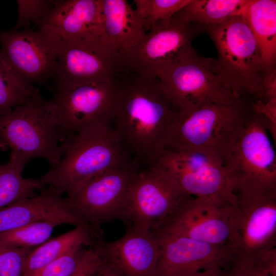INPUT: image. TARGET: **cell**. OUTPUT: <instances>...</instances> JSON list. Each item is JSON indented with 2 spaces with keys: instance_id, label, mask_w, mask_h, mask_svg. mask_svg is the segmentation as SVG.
Listing matches in <instances>:
<instances>
[{
  "instance_id": "cell-1",
  "label": "cell",
  "mask_w": 276,
  "mask_h": 276,
  "mask_svg": "<svg viewBox=\"0 0 276 276\" xmlns=\"http://www.w3.org/2000/svg\"><path fill=\"white\" fill-rule=\"evenodd\" d=\"M118 83L110 121L121 143L143 168L153 166L164 150L179 110L157 78L134 74Z\"/></svg>"
},
{
  "instance_id": "cell-2",
  "label": "cell",
  "mask_w": 276,
  "mask_h": 276,
  "mask_svg": "<svg viewBox=\"0 0 276 276\" xmlns=\"http://www.w3.org/2000/svg\"><path fill=\"white\" fill-rule=\"evenodd\" d=\"M133 160L110 119H104L65 136L59 162L39 179L44 187L70 197L98 174Z\"/></svg>"
},
{
  "instance_id": "cell-3",
  "label": "cell",
  "mask_w": 276,
  "mask_h": 276,
  "mask_svg": "<svg viewBox=\"0 0 276 276\" xmlns=\"http://www.w3.org/2000/svg\"><path fill=\"white\" fill-rule=\"evenodd\" d=\"M249 108V103L240 100L179 111L164 149L198 152L224 165L241 134Z\"/></svg>"
},
{
  "instance_id": "cell-4",
  "label": "cell",
  "mask_w": 276,
  "mask_h": 276,
  "mask_svg": "<svg viewBox=\"0 0 276 276\" xmlns=\"http://www.w3.org/2000/svg\"><path fill=\"white\" fill-rule=\"evenodd\" d=\"M0 139L11 149L10 156L26 165L45 159L51 167L61 156L62 137L55 105L36 91L26 102L0 117Z\"/></svg>"
},
{
  "instance_id": "cell-5",
  "label": "cell",
  "mask_w": 276,
  "mask_h": 276,
  "mask_svg": "<svg viewBox=\"0 0 276 276\" xmlns=\"http://www.w3.org/2000/svg\"><path fill=\"white\" fill-rule=\"evenodd\" d=\"M209 35L218 58L214 65L236 97L247 102L259 98L264 71L256 41L241 15L215 26L196 24Z\"/></svg>"
},
{
  "instance_id": "cell-6",
  "label": "cell",
  "mask_w": 276,
  "mask_h": 276,
  "mask_svg": "<svg viewBox=\"0 0 276 276\" xmlns=\"http://www.w3.org/2000/svg\"><path fill=\"white\" fill-rule=\"evenodd\" d=\"M157 78L179 111L240 100L217 72L214 58L199 55L194 49L165 68Z\"/></svg>"
},
{
  "instance_id": "cell-7",
  "label": "cell",
  "mask_w": 276,
  "mask_h": 276,
  "mask_svg": "<svg viewBox=\"0 0 276 276\" xmlns=\"http://www.w3.org/2000/svg\"><path fill=\"white\" fill-rule=\"evenodd\" d=\"M232 254L264 257L276 253V189L236 188Z\"/></svg>"
},
{
  "instance_id": "cell-8",
  "label": "cell",
  "mask_w": 276,
  "mask_h": 276,
  "mask_svg": "<svg viewBox=\"0 0 276 276\" xmlns=\"http://www.w3.org/2000/svg\"><path fill=\"white\" fill-rule=\"evenodd\" d=\"M266 122L249 108L245 124L224 166L236 188L276 189V153Z\"/></svg>"
},
{
  "instance_id": "cell-9",
  "label": "cell",
  "mask_w": 276,
  "mask_h": 276,
  "mask_svg": "<svg viewBox=\"0 0 276 276\" xmlns=\"http://www.w3.org/2000/svg\"><path fill=\"white\" fill-rule=\"evenodd\" d=\"M142 167L136 161L105 171L66 197L72 208L98 232L102 226L122 221L129 193Z\"/></svg>"
},
{
  "instance_id": "cell-10",
  "label": "cell",
  "mask_w": 276,
  "mask_h": 276,
  "mask_svg": "<svg viewBox=\"0 0 276 276\" xmlns=\"http://www.w3.org/2000/svg\"><path fill=\"white\" fill-rule=\"evenodd\" d=\"M190 197L159 168L142 167L132 186L122 221L126 228L156 232Z\"/></svg>"
},
{
  "instance_id": "cell-11",
  "label": "cell",
  "mask_w": 276,
  "mask_h": 276,
  "mask_svg": "<svg viewBox=\"0 0 276 276\" xmlns=\"http://www.w3.org/2000/svg\"><path fill=\"white\" fill-rule=\"evenodd\" d=\"M123 68L121 54L105 42L60 39L51 78L58 91L82 83L113 80Z\"/></svg>"
},
{
  "instance_id": "cell-12",
  "label": "cell",
  "mask_w": 276,
  "mask_h": 276,
  "mask_svg": "<svg viewBox=\"0 0 276 276\" xmlns=\"http://www.w3.org/2000/svg\"><path fill=\"white\" fill-rule=\"evenodd\" d=\"M135 47L121 54L124 68L148 78H157L167 66L193 48L194 25L178 12L155 24Z\"/></svg>"
},
{
  "instance_id": "cell-13",
  "label": "cell",
  "mask_w": 276,
  "mask_h": 276,
  "mask_svg": "<svg viewBox=\"0 0 276 276\" xmlns=\"http://www.w3.org/2000/svg\"><path fill=\"white\" fill-rule=\"evenodd\" d=\"M159 230L232 251L236 234L234 203L221 198L191 196Z\"/></svg>"
},
{
  "instance_id": "cell-14",
  "label": "cell",
  "mask_w": 276,
  "mask_h": 276,
  "mask_svg": "<svg viewBox=\"0 0 276 276\" xmlns=\"http://www.w3.org/2000/svg\"><path fill=\"white\" fill-rule=\"evenodd\" d=\"M153 166L190 196L218 197L235 203L234 185L225 168L212 157L194 151L164 149Z\"/></svg>"
},
{
  "instance_id": "cell-15",
  "label": "cell",
  "mask_w": 276,
  "mask_h": 276,
  "mask_svg": "<svg viewBox=\"0 0 276 276\" xmlns=\"http://www.w3.org/2000/svg\"><path fill=\"white\" fill-rule=\"evenodd\" d=\"M60 41L58 36L40 28L0 32L1 50L6 59L32 84L52 78Z\"/></svg>"
},
{
  "instance_id": "cell-16",
  "label": "cell",
  "mask_w": 276,
  "mask_h": 276,
  "mask_svg": "<svg viewBox=\"0 0 276 276\" xmlns=\"http://www.w3.org/2000/svg\"><path fill=\"white\" fill-rule=\"evenodd\" d=\"M116 90L113 80L85 83L55 91L52 101L62 140L87 125L110 119Z\"/></svg>"
},
{
  "instance_id": "cell-17",
  "label": "cell",
  "mask_w": 276,
  "mask_h": 276,
  "mask_svg": "<svg viewBox=\"0 0 276 276\" xmlns=\"http://www.w3.org/2000/svg\"><path fill=\"white\" fill-rule=\"evenodd\" d=\"M110 242L97 240L93 245L103 262L122 276H156L160 247L154 232L133 227Z\"/></svg>"
},
{
  "instance_id": "cell-18",
  "label": "cell",
  "mask_w": 276,
  "mask_h": 276,
  "mask_svg": "<svg viewBox=\"0 0 276 276\" xmlns=\"http://www.w3.org/2000/svg\"><path fill=\"white\" fill-rule=\"evenodd\" d=\"M154 233L160 247L156 276H176L204 268L221 267L232 256V250L227 247L163 230Z\"/></svg>"
},
{
  "instance_id": "cell-19",
  "label": "cell",
  "mask_w": 276,
  "mask_h": 276,
  "mask_svg": "<svg viewBox=\"0 0 276 276\" xmlns=\"http://www.w3.org/2000/svg\"><path fill=\"white\" fill-rule=\"evenodd\" d=\"M39 28L61 40L88 39L108 44L102 28L101 0L56 1Z\"/></svg>"
},
{
  "instance_id": "cell-20",
  "label": "cell",
  "mask_w": 276,
  "mask_h": 276,
  "mask_svg": "<svg viewBox=\"0 0 276 276\" xmlns=\"http://www.w3.org/2000/svg\"><path fill=\"white\" fill-rule=\"evenodd\" d=\"M102 28L107 43L121 54L138 44L146 33L134 9L125 0H101Z\"/></svg>"
},
{
  "instance_id": "cell-21",
  "label": "cell",
  "mask_w": 276,
  "mask_h": 276,
  "mask_svg": "<svg viewBox=\"0 0 276 276\" xmlns=\"http://www.w3.org/2000/svg\"><path fill=\"white\" fill-rule=\"evenodd\" d=\"M242 15L258 45L264 74L276 69V1L248 0Z\"/></svg>"
},
{
  "instance_id": "cell-22",
  "label": "cell",
  "mask_w": 276,
  "mask_h": 276,
  "mask_svg": "<svg viewBox=\"0 0 276 276\" xmlns=\"http://www.w3.org/2000/svg\"><path fill=\"white\" fill-rule=\"evenodd\" d=\"M97 240L86 229H74L48 240L34 248L26 258L22 276H27L38 268L53 262L78 246L89 247Z\"/></svg>"
},
{
  "instance_id": "cell-23",
  "label": "cell",
  "mask_w": 276,
  "mask_h": 276,
  "mask_svg": "<svg viewBox=\"0 0 276 276\" xmlns=\"http://www.w3.org/2000/svg\"><path fill=\"white\" fill-rule=\"evenodd\" d=\"M247 2L248 0H190L178 13L189 23L215 26L241 15Z\"/></svg>"
},
{
  "instance_id": "cell-24",
  "label": "cell",
  "mask_w": 276,
  "mask_h": 276,
  "mask_svg": "<svg viewBox=\"0 0 276 276\" xmlns=\"http://www.w3.org/2000/svg\"><path fill=\"white\" fill-rule=\"evenodd\" d=\"M25 165L9 157L0 164V210L20 200L32 197L44 187L40 179L26 178L22 172Z\"/></svg>"
},
{
  "instance_id": "cell-25",
  "label": "cell",
  "mask_w": 276,
  "mask_h": 276,
  "mask_svg": "<svg viewBox=\"0 0 276 276\" xmlns=\"http://www.w3.org/2000/svg\"><path fill=\"white\" fill-rule=\"evenodd\" d=\"M38 90L16 72L0 49V117L26 102Z\"/></svg>"
},
{
  "instance_id": "cell-26",
  "label": "cell",
  "mask_w": 276,
  "mask_h": 276,
  "mask_svg": "<svg viewBox=\"0 0 276 276\" xmlns=\"http://www.w3.org/2000/svg\"><path fill=\"white\" fill-rule=\"evenodd\" d=\"M60 225V223L52 220L33 222L0 233V244L35 248L47 241L55 228Z\"/></svg>"
},
{
  "instance_id": "cell-27",
  "label": "cell",
  "mask_w": 276,
  "mask_h": 276,
  "mask_svg": "<svg viewBox=\"0 0 276 276\" xmlns=\"http://www.w3.org/2000/svg\"><path fill=\"white\" fill-rule=\"evenodd\" d=\"M190 0H134V11L145 30L167 20L185 7Z\"/></svg>"
},
{
  "instance_id": "cell-28",
  "label": "cell",
  "mask_w": 276,
  "mask_h": 276,
  "mask_svg": "<svg viewBox=\"0 0 276 276\" xmlns=\"http://www.w3.org/2000/svg\"><path fill=\"white\" fill-rule=\"evenodd\" d=\"M222 276H276V255L256 258L232 256L222 267Z\"/></svg>"
},
{
  "instance_id": "cell-29",
  "label": "cell",
  "mask_w": 276,
  "mask_h": 276,
  "mask_svg": "<svg viewBox=\"0 0 276 276\" xmlns=\"http://www.w3.org/2000/svg\"><path fill=\"white\" fill-rule=\"evenodd\" d=\"M86 247L77 246L61 258L27 276H70L77 268Z\"/></svg>"
},
{
  "instance_id": "cell-30",
  "label": "cell",
  "mask_w": 276,
  "mask_h": 276,
  "mask_svg": "<svg viewBox=\"0 0 276 276\" xmlns=\"http://www.w3.org/2000/svg\"><path fill=\"white\" fill-rule=\"evenodd\" d=\"M56 1H17L18 17L13 31L28 27L31 23L40 25L42 18L54 6Z\"/></svg>"
},
{
  "instance_id": "cell-31",
  "label": "cell",
  "mask_w": 276,
  "mask_h": 276,
  "mask_svg": "<svg viewBox=\"0 0 276 276\" xmlns=\"http://www.w3.org/2000/svg\"><path fill=\"white\" fill-rule=\"evenodd\" d=\"M33 249L0 244V276H22L26 258Z\"/></svg>"
},
{
  "instance_id": "cell-32",
  "label": "cell",
  "mask_w": 276,
  "mask_h": 276,
  "mask_svg": "<svg viewBox=\"0 0 276 276\" xmlns=\"http://www.w3.org/2000/svg\"><path fill=\"white\" fill-rule=\"evenodd\" d=\"M250 109L259 113L264 119L267 129L275 146L276 100L263 101L255 100L249 103Z\"/></svg>"
},
{
  "instance_id": "cell-33",
  "label": "cell",
  "mask_w": 276,
  "mask_h": 276,
  "mask_svg": "<svg viewBox=\"0 0 276 276\" xmlns=\"http://www.w3.org/2000/svg\"><path fill=\"white\" fill-rule=\"evenodd\" d=\"M102 263V259L93 246L85 248L76 270L70 276H92Z\"/></svg>"
},
{
  "instance_id": "cell-34",
  "label": "cell",
  "mask_w": 276,
  "mask_h": 276,
  "mask_svg": "<svg viewBox=\"0 0 276 276\" xmlns=\"http://www.w3.org/2000/svg\"><path fill=\"white\" fill-rule=\"evenodd\" d=\"M258 100L263 101L276 100V69L263 76Z\"/></svg>"
},
{
  "instance_id": "cell-35",
  "label": "cell",
  "mask_w": 276,
  "mask_h": 276,
  "mask_svg": "<svg viewBox=\"0 0 276 276\" xmlns=\"http://www.w3.org/2000/svg\"><path fill=\"white\" fill-rule=\"evenodd\" d=\"M176 276H222V267L204 268Z\"/></svg>"
},
{
  "instance_id": "cell-36",
  "label": "cell",
  "mask_w": 276,
  "mask_h": 276,
  "mask_svg": "<svg viewBox=\"0 0 276 276\" xmlns=\"http://www.w3.org/2000/svg\"><path fill=\"white\" fill-rule=\"evenodd\" d=\"M92 276H122L110 266L103 262Z\"/></svg>"
},
{
  "instance_id": "cell-37",
  "label": "cell",
  "mask_w": 276,
  "mask_h": 276,
  "mask_svg": "<svg viewBox=\"0 0 276 276\" xmlns=\"http://www.w3.org/2000/svg\"><path fill=\"white\" fill-rule=\"evenodd\" d=\"M6 146V145L5 143L2 141V140L0 139V147H3Z\"/></svg>"
}]
</instances>
